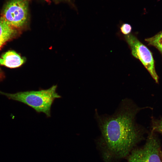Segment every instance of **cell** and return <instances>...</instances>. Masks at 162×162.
<instances>
[{"instance_id":"cell-11","label":"cell","mask_w":162,"mask_h":162,"mask_svg":"<svg viewBox=\"0 0 162 162\" xmlns=\"http://www.w3.org/2000/svg\"><path fill=\"white\" fill-rule=\"evenodd\" d=\"M1 70H0V77L1 76Z\"/></svg>"},{"instance_id":"cell-7","label":"cell","mask_w":162,"mask_h":162,"mask_svg":"<svg viewBox=\"0 0 162 162\" xmlns=\"http://www.w3.org/2000/svg\"><path fill=\"white\" fill-rule=\"evenodd\" d=\"M16 32V29L9 25L2 17L0 18V47L12 38Z\"/></svg>"},{"instance_id":"cell-4","label":"cell","mask_w":162,"mask_h":162,"mask_svg":"<svg viewBox=\"0 0 162 162\" xmlns=\"http://www.w3.org/2000/svg\"><path fill=\"white\" fill-rule=\"evenodd\" d=\"M28 0H9L4 7L1 17L13 27H22L28 19Z\"/></svg>"},{"instance_id":"cell-1","label":"cell","mask_w":162,"mask_h":162,"mask_svg":"<svg viewBox=\"0 0 162 162\" xmlns=\"http://www.w3.org/2000/svg\"><path fill=\"white\" fill-rule=\"evenodd\" d=\"M140 110L132 100L126 99L112 115L96 112L101 133L98 146L105 162H117L127 157L142 139L144 130L135 122Z\"/></svg>"},{"instance_id":"cell-6","label":"cell","mask_w":162,"mask_h":162,"mask_svg":"<svg viewBox=\"0 0 162 162\" xmlns=\"http://www.w3.org/2000/svg\"><path fill=\"white\" fill-rule=\"evenodd\" d=\"M26 61L24 58L13 51H9L3 54L0 58V65L14 68L20 66Z\"/></svg>"},{"instance_id":"cell-10","label":"cell","mask_w":162,"mask_h":162,"mask_svg":"<svg viewBox=\"0 0 162 162\" xmlns=\"http://www.w3.org/2000/svg\"><path fill=\"white\" fill-rule=\"evenodd\" d=\"M121 32L124 34L128 35L130 34L132 30L130 25L128 23H124L120 28Z\"/></svg>"},{"instance_id":"cell-3","label":"cell","mask_w":162,"mask_h":162,"mask_svg":"<svg viewBox=\"0 0 162 162\" xmlns=\"http://www.w3.org/2000/svg\"><path fill=\"white\" fill-rule=\"evenodd\" d=\"M162 152L160 141L152 130L145 144L131 152L127 162H162Z\"/></svg>"},{"instance_id":"cell-13","label":"cell","mask_w":162,"mask_h":162,"mask_svg":"<svg viewBox=\"0 0 162 162\" xmlns=\"http://www.w3.org/2000/svg\"><path fill=\"white\" fill-rule=\"evenodd\" d=\"M46 0L48 1V0Z\"/></svg>"},{"instance_id":"cell-12","label":"cell","mask_w":162,"mask_h":162,"mask_svg":"<svg viewBox=\"0 0 162 162\" xmlns=\"http://www.w3.org/2000/svg\"><path fill=\"white\" fill-rule=\"evenodd\" d=\"M161 158H162V152L161 154Z\"/></svg>"},{"instance_id":"cell-5","label":"cell","mask_w":162,"mask_h":162,"mask_svg":"<svg viewBox=\"0 0 162 162\" xmlns=\"http://www.w3.org/2000/svg\"><path fill=\"white\" fill-rule=\"evenodd\" d=\"M124 38L130 47L132 55L141 62L155 82L158 83L159 77L155 69L152 52L133 34L130 33L125 35Z\"/></svg>"},{"instance_id":"cell-2","label":"cell","mask_w":162,"mask_h":162,"mask_svg":"<svg viewBox=\"0 0 162 162\" xmlns=\"http://www.w3.org/2000/svg\"><path fill=\"white\" fill-rule=\"evenodd\" d=\"M57 85L46 89L29 91L9 93L0 91V94L8 99L22 103L34 109L38 113H44L47 117L51 116V109L54 100L61 96L56 92Z\"/></svg>"},{"instance_id":"cell-9","label":"cell","mask_w":162,"mask_h":162,"mask_svg":"<svg viewBox=\"0 0 162 162\" xmlns=\"http://www.w3.org/2000/svg\"><path fill=\"white\" fill-rule=\"evenodd\" d=\"M162 135V120H154L153 122L152 130Z\"/></svg>"},{"instance_id":"cell-8","label":"cell","mask_w":162,"mask_h":162,"mask_svg":"<svg viewBox=\"0 0 162 162\" xmlns=\"http://www.w3.org/2000/svg\"><path fill=\"white\" fill-rule=\"evenodd\" d=\"M148 44L155 47L162 56V31L154 36L145 39Z\"/></svg>"}]
</instances>
